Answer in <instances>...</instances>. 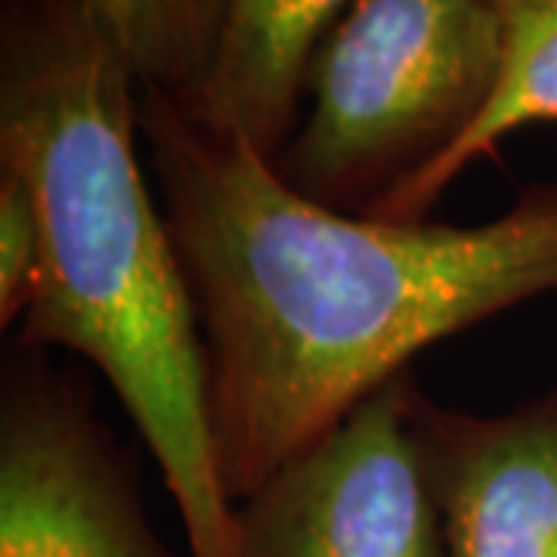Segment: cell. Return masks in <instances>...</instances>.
Listing matches in <instances>:
<instances>
[{"label":"cell","mask_w":557,"mask_h":557,"mask_svg":"<svg viewBox=\"0 0 557 557\" xmlns=\"http://www.w3.org/2000/svg\"><path fill=\"white\" fill-rule=\"evenodd\" d=\"M137 127L196 304L233 505L421 350L557 292V180L471 226L394 223L304 199L251 143L152 87Z\"/></svg>","instance_id":"6da1fadb"},{"label":"cell","mask_w":557,"mask_h":557,"mask_svg":"<svg viewBox=\"0 0 557 557\" xmlns=\"http://www.w3.org/2000/svg\"><path fill=\"white\" fill-rule=\"evenodd\" d=\"M137 94L87 0H0V168L25 180L44 220L13 344L87 359L156 458L189 557H239L196 304L137 156Z\"/></svg>","instance_id":"7a4b0ae2"},{"label":"cell","mask_w":557,"mask_h":557,"mask_svg":"<svg viewBox=\"0 0 557 557\" xmlns=\"http://www.w3.org/2000/svg\"><path fill=\"white\" fill-rule=\"evenodd\" d=\"M502 65L493 0H350L307 72L298 134L270 164L304 199L372 218L478 127Z\"/></svg>","instance_id":"3957f363"},{"label":"cell","mask_w":557,"mask_h":557,"mask_svg":"<svg viewBox=\"0 0 557 557\" xmlns=\"http://www.w3.org/2000/svg\"><path fill=\"white\" fill-rule=\"evenodd\" d=\"M0 557H171L90 381L22 344L0 384Z\"/></svg>","instance_id":"277c9868"},{"label":"cell","mask_w":557,"mask_h":557,"mask_svg":"<svg viewBox=\"0 0 557 557\" xmlns=\"http://www.w3.org/2000/svg\"><path fill=\"white\" fill-rule=\"evenodd\" d=\"M412 372L285 461L236 505L239 557H446L409 424Z\"/></svg>","instance_id":"5b68a950"},{"label":"cell","mask_w":557,"mask_h":557,"mask_svg":"<svg viewBox=\"0 0 557 557\" xmlns=\"http://www.w3.org/2000/svg\"><path fill=\"white\" fill-rule=\"evenodd\" d=\"M409 424L446 557H557V387L474 416L440 406L416 381Z\"/></svg>","instance_id":"8992f818"},{"label":"cell","mask_w":557,"mask_h":557,"mask_svg":"<svg viewBox=\"0 0 557 557\" xmlns=\"http://www.w3.org/2000/svg\"><path fill=\"white\" fill-rule=\"evenodd\" d=\"M350 0H223L218 50L186 112L273 161L304 121L307 72Z\"/></svg>","instance_id":"52a82bcc"},{"label":"cell","mask_w":557,"mask_h":557,"mask_svg":"<svg viewBox=\"0 0 557 557\" xmlns=\"http://www.w3.org/2000/svg\"><path fill=\"white\" fill-rule=\"evenodd\" d=\"M505 28V65L496 97L483 119L458 143L453 156L424 177L397 189L372 214L375 220L421 223L431 220L443 193L474 161L496 156L505 137L536 124H557V0H493Z\"/></svg>","instance_id":"ba28073f"},{"label":"cell","mask_w":557,"mask_h":557,"mask_svg":"<svg viewBox=\"0 0 557 557\" xmlns=\"http://www.w3.org/2000/svg\"><path fill=\"white\" fill-rule=\"evenodd\" d=\"M119 40L139 87L189 112L218 50L223 0H87Z\"/></svg>","instance_id":"9c48e42d"},{"label":"cell","mask_w":557,"mask_h":557,"mask_svg":"<svg viewBox=\"0 0 557 557\" xmlns=\"http://www.w3.org/2000/svg\"><path fill=\"white\" fill-rule=\"evenodd\" d=\"M44 260V220L25 180L0 168V325L20 322Z\"/></svg>","instance_id":"30bf717a"}]
</instances>
